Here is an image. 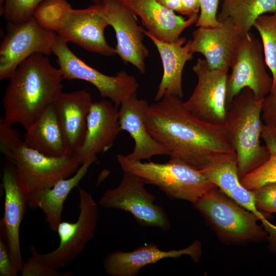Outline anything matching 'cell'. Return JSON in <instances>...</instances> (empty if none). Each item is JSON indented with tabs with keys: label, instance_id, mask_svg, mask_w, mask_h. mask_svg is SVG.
<instances>
[{
	"label": "cell",
	"instance_id": "6da1fadb",
	"mask_svg": "<svg viewBox=\"0 0 276 276\" xmlns=\"http://www.w3.org/2000/svg\"><path fill=\"white\" fill-rule=\"evenodd\" d=\"M145 124L170 157L200 171L236 157L224 125L210 124L195 117L177 96L165 95L149 105Z\"/></svg>",
	"mask_w": 276,
	"mask_h": 276
},
{
	"label": "cell",
	"instance_id": "7a4b0ae2",
	"mask_svg": "<svg viewBox=\"0 0 276 276\" xmlns=\"http://www.w3.org/2000/svg\"><path fill=\"white\" fill-rule=\"evenodd\" d=\"M47 56L32 55L10 78L3 98L4 116L1 119L5 124L12 126L18 123L27 129L54 105L62 93V73Z\"/></svg>",
	"mask_w": 276,
	"mask_h": 276
},
{
	"label": "cell",
	"instance_id": "3957f363",
	"mask_svg": "<svg viewBox=\"0 0 276 276\" xmlns=\"http://www.w3.org/2000/svg\"><path fill=\"white\" fill-rule=\"evenodd\" d=\"M0 150L13 165L26 201L32 195L69 177L81 165L74 154L50 156L27 146L15 129L2 121Z\"/></svg>",
	"mask_w": 276,
	"mask_h": 276
},
{
	"label": "cell",
	"instance_id": "277c9868",
	"mask_svg": "<svg viewBox=\"0 0 276 276\" xmlns=\"http://www.w3.org/2000/svg\"><path fill=\"white\" fill-rule=\"evenodd\" d=\"M263 99L258 100L249 88H244L227 106L224 125L236 152L240 178L263 164L270 156L260 141Z\"/></svg>",
	"mask_w": 276,
	"mask_h": 276
},
{
	"label": "cell",
	"instance_id": "5b68a950",
	"mask_svg": "<svg viewBox=\"0 0 276 276\" xmlns=\"http://www.w3.org/2000/svg\"><path fill=\"white\" fill-rule=\"evenodd\" d=\"M117 157L123 171L139 176L146 184L157 187L172 199L194 204L216 187L200 171L175 158L170 157L168 162L160 164L131 160L119 154Z\"/></svg>",
	"mask_w": 276,
	"mask_h": 276
},
{
	"label": "cell",
	"instance_id": "8992f818",
	"mask_svg": "<svg viewBox=\"0 0 276 276\" xmlns=\"http://www.w3.org/2000/svg\"><path fill=\"white\" fill-rule=\"evenodd\" d=\"M217 234L234 243L257 242L267 236L259 218L216 187L194 204Z\"/></svg>",
	"mask_w": 276,
	"mask_h": 276
},
{
	"label": "cell",
	"instance_id": "52a82bcc",
	"mask_svg": "<svg viewBox=\"0 0 276 276\" xmlns=\"http://www.w3.org/2000/svg\"><path fill=\"white\" fill-rule=\"evenodd\" d=\"M67 43L57 34L52 46V53L57 57L63 79H79L89 82L96 87L102 97L108 99L118 108L123 102L136 94L139 84L134 76L124 71L118 72L114 76L105 75L78 57Z\"/></svg>",
	"mask_w": 276,
	"mask_h": 276
},
{
	"label": "cell",
	"instance_id": "ba28073f",
	"mask_svg": "<svg viewBox=\"0 0 276 276\" xmlns=\"http://www.w3.org/2000/svg\"><path fill=\"white\" fill-rule=\"evenodd\" d=\"M79 216L75 222L61 221L57 233L59 244L53 251L40 254L41 261L47 266L58 270L71 264L82 252L94 237L98 223V204L93 197L78 186Z\"/></svg>",
	"mask_w": 276,
	"mask_h": 276
},
{
	"label": "cell",
	"instance_id": "9c48e42d",
	"mask_svg": "<svg viewBox=\"0 0 276 276\" xmlns=\"http://www.w3.org/2000/svg\"><path fill=\"white\" fill-rule=\"evenodd\" d=\"M123 172L120 184L104 192L99 201L100 205L127 212L142 226L169 229L170 224L164 209L154 203L155 197L146 190L144 180L130 172Z\"/></svg>",
	"mask_w": 276,
	"mask_h": 276
},
{
	"label": "cell",
	"instance_id": "30bf717a",
	"mask_svg": "<svg viewBox=\"0 0 276 276\" xmlns=\"http://www.w3.org/2000/svg\"><path fill=\"white\" fill-rule=\"evenodd\" d=\"M263 46L254 34L243 37L226 81V106L244 88H249L258 100L263 99L272 88V78L266 70Z\"/></svg>",
	"mask_w": 276,
	"mask_h": 276
},
{
	"label": "cell",
	"instance_id": "8fae6325",
	"mask_svg": "<svg viewBox=\"0 0 276 276\" xmlns=\"http://www.w3.org/2000/svg\"><path fill=\"white\" fill-rule=\"evenodd\" d=\"M0 47V79H10L17 67L36 53H52L57 33L41 28L34 17L22 22H8Z\"/></svg>",
	"mask_w": 276,
	"mask_h": 276
},
{
	"label": "cell",
	"instance_id": "7c38bea8",
	"mask_svg": "<svg viewBox=\"0 0 276 276\" xmlns=\"http://www.w3.org/2000/svg\"><path fill=\"white\" fill-rule=\"evenodd\" d=\"M192 70L197 77V83L190 98L184 102L185 107L200 120L224 125L228 71L211 69L201 58L197 59Z\"/></svg>",
	"mask_w": 276,
	"mask_h": 276
},
{
	"label": "cell",
	"instance_id": "4fadbf2b",
	"mask_svg": "<svg viewBox=\"0 0 276 276\" xmlns=\"http://www.w3.org/2000/svg\"><path fill=\"white\" fill-rule=\"evenodd\" d=\"M99 4L102 15L114 30L116 54L125 63H129L145 73L149 51L143 42L145 30L136 15L119 0H102Z\"/></svg>",
	"mask_w": 276,
	"mask_h": 276
},
{
	"label": "cell",
	"instance_id": "5bb4252c",
	"mask_svg": "<svg viewBox=\"0 0 276 276\" xmlns=\"http://www.w3.org/2000/svg\"><path fill=\"white\" fill-rule=\"evenodd\" d=\"M245 35L228 19L216 27H200L193 32L191 52L203 55L210 68L228 71Z\"/></svg>",
	"mask_w": 276,
	"mask_h": 276
},
{
	"label": "cell",
	"instance_id": "9a60e30c",
	"mask_svg": "<svg viewBox=\"0 0 276 276\" xmlns=\"http://www.w3.org/2000/svg\"><path fill=\"white\" fill-rule=\"evenodd\" d=\"M121 131L119 110L112 102L105 99L93 102L83 143L75 154L81 165L89 159L97 160V154L109 150Z\"/></svg>",
	"mask_w": 276,
	"mask_h": 276
},
{
	"label": "cell",
	"instance_id": "2e32d148",
	"mask_svg": "<svg viewBox=\"0 0 276 276\" xmlns=\"http://www.w3.org/2000/svg\"><path fill=\"white\" fill-rule=\"evenodd\" d=\"M108 23L101 13L99 4L82 9H73L65 26L57 34L64 40L83 49L105 56L116 54L106 40L104 31Z\"/></svg>",
	"mask_w": 276,
	"mask_h": 276
},
{
	"label": "cell",
	"instance_id": "e0dca14e",
	"mask_svg": "<svg viewBox=\"0 0 276 276\" xmlns=\"http://www.w3.org/2000/svg\"><path fill=\"white\" fill-rule=\"evenodd\" d=\"M2 184L5 193L4 215L0 221L1 236L8 247L14 268L20 272L23 262L20 251L19 229L27 203L14 167H6Z\"/></svg>",
	"mask_w": 276,
	"mask_h": 276
},
{
	"label": "cell",
	"instance_id": "ac0fdd59",
	"mask_svg": "<svg viewBox=\"0 0 276 276\" xmlns=\"http://www.w3.org/2000/svg\"><path fill=\"white\" fill-rule=\"evenodd\" d=\"M186 255L198 262L201 255L200 242L195 241L188 247L179 250L164 251L150 243L132 251L116 250L106 255L103 267L105 273L110 276H136L145 266L157 263L163 259L178 258Z\"/></svg>",
	"mask_w": 276,
	"mask_h": 276
},
{
	"label": "cell",
	"instance_id": "d6986e66",
	"mask_svg": "<svg viewBox=\"0 0 276 276\" xmlns=\"http://www.w3.org/2000/svg\"><path fill=\"white\" fill-rule=\"evenodd\" d=\"M149 105L134 94L119 107L121 130L128 132L135 143L132 152L126 155L129 160L141 161L155 155H168L165 147L153 137L146 127L145 116Z\"/></svg>",
	"mask_w": 276,
	"mask_h": 276
},
{
	"label": "cell",
	"instance_id": "ffe728a7",
	"mask_svg": "<svg viewBox=\"0 0 276 276\" xmlns=\"http://www.w3.org/2000/svg\"><path fill=\"white\" fill-rule=\"evenodd\" d=\"M141 20L147 31L167 42L176 41L181 33L198 20L199 15L185 19L156 0H119Z\"/></svg>",
	"mask_w": 276,
	"mask_h": 276
},
{
	"label": "cell",
	"instance_id": "44dd1931",
	"mask_svg": "<svg viewBox=\"0 0 276 276\" xmlns=\"http://www.w3.org/2000/svg\"><path fill=\"white\" fill-rule=\"evenodd\" d=\"M144 34L156 47L160 57L163 75L155 96V101L170 95L181 98L183 97L182 75L186 62L193 58L191 39L186 41L185 37H179L174 42L169 43L154 37L147 31Z\"/></svg>",
	"mask_w": 276,
	"mask_h": 276
},
{
	"label": "cell",
	"instance_id": "7402d4cb",
	"mask_svg": "<svg viewBox=\"0 0 276 276\" xmlns=\"http://www.w3.org/2000/svg\"><path fill=\"white\" fill-rule=\"evenodd\" d=\"M90 93L80 89L61 93L54 104L71 154L82 146L86 132L87 118L93 103Z\"/></svg>",
	"mask_w": 276,
	"mask_h": 276
},
{
	"label": "cell",
	"instance_id": "603a6c76",
	"mask_svg": "<svg viewBox=\"0 0 276 276\" xmlns=\"http://www.w3.org/2000/svg\"><path fill=\"white\" fill-rule=\"evenodd\" d=\"M96 161L95 159L85 161L73 176L60 180L52 187L32 195L27 200V205L30 208H39L44 213L45 221L53 231L57 232L58 226L62 221L64 203L70 193L78 187L90 166Z\"/></svg>",
	"mask_w": 276,
	"mask_h": 276
},
{
	"label": "cell",
	"instance_id": "cb8c5ba5",
	"mask_svg": "<svg viewBox=\"0 0 276 276\" xmlns=\"http://www.w3.org/2000/svg\"><path fill=\"white\" fill-rule=\"evenodd\" d=\"M24 143L47 156L61 157L70 153L54 105L26 130Z\"/></svg>",
	"mask_w": 276,
	"mask_h": 276
},
{
	"label": "cell",
	"instance_id": "d4e9b609",
	"mask_svg": "<svg viewBox=\"0 0 276 276\" xmlns=\"http://www.w3.org/2000/svg\"><path fill=\"white\" fill-rule=\"evenodd\" d=\"M275 12L276 0H223L217 18L219 22L229 20L246 34L259 16Z\"/></svg>",
	"mask_w": 276,
	"mask_h": 276
},
{
	"label": "cell",
	"instance_id": "484cf974",
	"mask_svg": "<svg viewBox=\"0 0 276 276\" xmlns=\"http://www.w3.org/2000/svg\"><path fill=\"white\" fill-rule=\"evenodd\" d=\"M73 10L66 0H44L36 9L33 17L43 29L57 33L66 24Z\"/></svg>",
	"mask_w": 276,
	"mask_h": 276
},
{
	"label": "cell",
	"instance_id": "4316f807",
	"mask_svg": "<svg viewBox=\"0 0 276 276\" xmlns=\"http://www.w3.org/2000/svg\"><path fill=\"white\" fill-rule=\"evenodd\" d=\"M254 27L261 36L265 63L272 74V91L276 89V12L261 15Z\"/></svg>",
	"mask_w": 276,
	"mask_h": 276
},
{
	"label": "cell",
	"instance_id": "83f0119b",
	"mask_svg": "<svg viewBox=\"0 0 276 276\" xmlns=\"http://www.w3.org/2000/svg\"><path fill=\"white\" fill-rule=\"evenodd\" d=\"M200 172L228 196L241 184L236 157L228 159Z\"/></svg>",
	"mask_w": 276,
	"mask_h": 276
},
{
	"label": "cell",
	"instance_id": "f1b7e54d",
	"mask_svg": "<svg viewBox=\"0 0 276 276\" xmlns=\"http://www.w3.org/2000/svg\"><path fill=\"white\" fill-rule=\"evenodd\" d=\"M241 184L249 190L257 189L276 181V155L270 156L263 164L240 178Z\"/></svg>",
	"mask_w": 276,
	"mask_h": 276
},
{
	"label": "cell",
	"instance_id": "f546056e",
	"mask_svg": "<svg viewBox=\"0 0 276 276\" xmlns=\"http://www.w3.org/2000/svg\"><path fill=\"white\" fill-rule=\"evenodd\" d=\"M43 1L4 0V18L7 22L26 21L33 17L36 9Z\"/></svg>",
	"mask_w": 276,
	"mask_h": 276
},
{
	"label": "cell",
	"instance_id": "4dcf8cb0",
	"mask_svg": "<svg viewBox=\"0 0 276 276\" xmlns=\"http://www.w3.org/2000/svg\"><path fill=\"white\" fill-rule=\"evenodd\" d=\"M257 209L264 216L276 213V181L251 190Z\"/></svg>",
	"mask_w": 276,
	"mask_h": 276
},
{
	"label": "cell",
	"instance_id": "1f68e13d",
	"mask_svg": "<svg viewBox=\"0 0 276 276\" xmlns=\"http://www.w3.org/2000/svg\"><path fill=\"white\" fill-rule=\"evenodd\" d=\"M31 255L24 262L20 270L22 276H61L64 275L58 270L45 264L40 259L39 254L35 246L30 248Z\"/></svg>",
	"mask_w": 276,
	"mask_h": 276
},
{
	"label": "cell",
	"instance_id": "d6a6232c",
	"mask_svg": "<svg viewBox=\"0 0 276 276\" xmlns=\"http://www.w3.org/2000/svg\"><path fill=\"white\" fill-rule=\"evenodd\" d=\"M219 0H200V14L196 26L216 27L220 22L217 18Z\"/></svg>",
	"mask_w": 276,
	"mask_h": 276
},
{
	"label": "cell",
	"instance_id": "836d02e7",
	"mask_svg": "<svg viewBox=\"0 0 276 276\" xmlns=\"http://www.w3.org/2000/svg\"><path fill=\"white\" fill-rule=\"evenodd\" d=\"M262 119L264 124L276 132V89L263 99Z\"/></svg>",
	"mask_w": 276,
	"mask_h": 276
},
{
	"label": "cell",
	"instance_id": "e575fe53",
	"mask_svg": "<svg viewBox=\"0 0 276 276\" xmlns=\"http://www.w3.org/2000/svg\"><path fill=\"white\" fill-rule=\"evenodd\" d=\"M18 273L15 271L7 246L1 236L0 237V275L16 276Z\"/></svg>",
	"mask_w": 276,
	"mask_h": 276
},
{
	"label": "cell",
	"instance_id": "d590c367",
	"mask_svg": "<svg viewBox=\"0 0 276 276\" xmlns=\"http://www.w3.org/2000/svg\"><path fill=\"white\" fill-rule=\"evenodd\" d=\"M261 138L264 141L270 156L276 155V132L263 124Z\"/></svg>",
	"mask_w": 276,
	"mask_h": 276
},
{
	"label": "cell",
	"instance_id": "8d00e7d4",
	"mask_svg": "<svg viewBox=\"0 0 276 276\" xmlns=\"http://www.w3.org/2000/svg\"><path fill=\"white\" fill-rule=\"evenodd\" d=\"M181 15L190 17L198 14L200 8V0H181Z\"/></svg>",
	"mask_w": 276,
	"mask_h": 276
},
{
	"label": "cell",
	"instance_id": "74e56055",
	"mask_svg": "<svg viewBox=\"0 0 276 276\" xmlns=\"http://www.w3.org/2000/svg\"><path fill=\"white\" fill-rule=\"evenodd\" d=\"M264 226L265 230L267 232L269 236L268 239L269 242V247L270 250L276 254V226L271 223Z\"/></svg>",
	"mask_w": 276,
	"mask_h": 276
},
{
	"label": "cell",
	"instance_id": "f35d334b",
	"mask_svg": "<svg viewBox=\"0 0 276 276\" xmlns=\"http://www.w3.org/2000/svg\"><path fill=\"white\" fill-rule=\"evenodd\" d=\"M166 8L181 14V0H156Z\"/></svg>",
	"mask_w": 276,
	"mask_h": 276
},
{
	"label": "cell",
	"instance_id": "ab89813d",
	"mask_svg": "<svg viewBox=\"0 0 276 276\" xmlns=\"http://www.w3.org/2000/svg\"><path fill=\"white\" fill-rule=\"evenodd\" d=\"M91 1H93L94 4H99L100 3H101V2L102 1V0H91Z\"/></svg>",
	"mask_w": 276,
	"mask_h": 276
}]
</instances>
